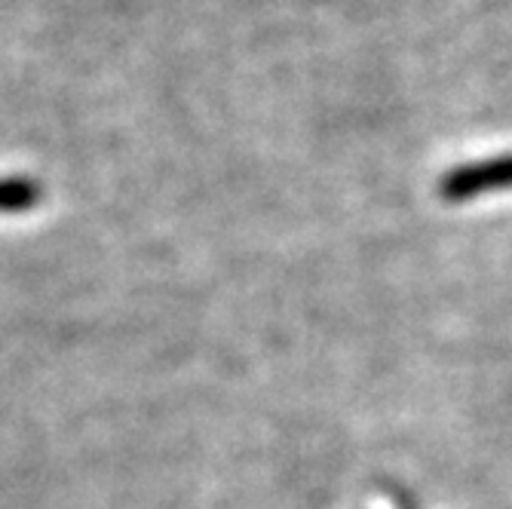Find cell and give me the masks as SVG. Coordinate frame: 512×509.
I'll list each match as a JSON object with an SVG mask.
<instances>
[{
    "mask_svg": "<svg viewBox=\"0 0 512 509\" xmlns=\"http://www.w3.org/2000/svg\"><path fill=\"white\" fill-rule=\"evenodd\" d=\"M509 188H512V154H503V157L479 160V163L448 172L439 191L445 200L460 203V200H473V197L509 191Z\"/></svg>",
    "mask_w": 512,
    "mask_h": 509,
    "instance_id": "obj_1",
    "label": "cell"
},
{
    "mask_svg": "<svg viewBox=\"0 0 512 509\" xmlns=\"http://www.w3.org/2000/svg\"><path fill=\"white\" fill-rule=\"evenodd\" d=\"M40 200V184L34 178H0V212H28Z\"/></svg>",
    "mask_w": 512,
    "mask_h": 509,
    "instance_id": "obj_2",
    "label": "cell"
}]
</instances>
